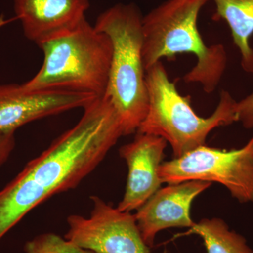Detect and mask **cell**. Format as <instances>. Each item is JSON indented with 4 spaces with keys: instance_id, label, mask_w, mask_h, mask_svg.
Returning <instances> with one entry per match:
<instances>
[{
    "instance_id": "cell-7",
    "label": "cell",
    "mask_w": 253,
    "mask_h": 253,
    "mask_svg": "<svg viewBox=\"0 0 253 253\" xmlns=\"http://www.w3.org/2000/svg\"><path fill=\"white\" fill-rule=\"evenodd\" d=\"M89 217L71 214L67 218L64 238L78 247L94 253H151L134 214L113 207L97 196H91Z\"/></svg>"
},
{
    "instance_id": "cell-1",
    "label": "cell",
    "mask_w": 253,
    "mask_h": 253,
    "mask_svg": "<svg viewBox=\"0 0 253 253\" xmlns=\"http://www.w3.org/2000/svg\"><path fill=\"white\" fill-rule=\"evenodd\" d=\"M123 136L109 99L102 96L88 105L73 127L0 190V240L42 203L77 187Z\"/></svg>"
},
{
    "instance_id": "cell-2",
    "label": "cell",
    "mask_w": 253,
    "mask_h": 253,
    "mask_svg": "<svg viewBox=\"0 0 253 253\" xmlns=\"http://www.w3.org/2000/svg\"><path fill=\"white\" fill-rule=\"evenodd\" d=\"M209 0H166L143 16L142 59L145 71L162 58L187 53L196 64L183 79L198 83L206 93L215 90L225 72L227 54L222 44L206 45L198 28L200 11Z\"/></svg>"
},
{
    "instance_id": "cell-9",
    "label": "cell",
    "mask_w": 253,
    "mask_h": 253,
    "mask_svg": "<svg viewBox=\"0 0 253 253\" xmlns=\"http://www.w3.org/2000/svg\"><path fill=\"white\" fill-rule=\"evenodd\" d=\"M211 185L208 181L193 180L158 189L134 214L146 244L152 247L158 233L168 228L191 229L195 224L190 213L193 201Z\"/></svg>"
},
{
    "instance_id": "cell-16",
    "label": "cell",
    "mask_w": 253,
    "mask_h": 253,
    "mask_svg": "<svg viewBox=\"0 0 253 253\" xmlns=\"http://www.w3.org/2000/svg\"><path fill=\"white\" fill-rule=\"evenodd\" d=\"M15 132L0 131V167L9 159L16 145Z\"/></svg>"
},
{
    "instance_id": "cell-8",
    "label": "cell",
    "mask_w": 253,
    "mask_h": 253,
    "mask_svg": "<svg viewBox=\"0 0 253 253\" xmlns=\"http://www.w3.org/2000/svg\"><path fill=\"white\" fill-rule=\"evenodd\" d=\"M98 98L66 89H30L23 84H0V131L15 132L33 121L84 109Z\"/></svg>"
},
{
    "instance_id": "cell-6",
    "label": "cell",
    "mask_w": 253,
    "mask_h": 253,
    "mask_svg": "<svg viewBox=\"0 0 253 253\" xmlns=\"http://www.w3.org/2000/svg\"><path fill=\"white\" fill-rule=\"evenodd\" d=\"M163 183L187 181L217 182L240 203L253 201V135L239 149L200 146L179 158L163 162L158 170Z\"/></svg>"
},
{
    "instance_id": "cell-13",
    "label": "cell",
    "mask_w": 253,
    "mask_h": 253,
    "mask_svg": "<svg viewBox=\"0 0 253 253\" xmlns=\"http://www.w3.org/2000/svg\"><path fill=\"white\" fill-rule=\"evenodd\" d=\"M188 234L202 239L206 253H253L244 236L231 231L219 218L201 219L195 223Z\"/></svg>"
},
{
    "instance_id": "cell-11",
    "label": "cell",
    "mask_w": 253,
    "mask_h": 253,
    "mask_svg": "<svg viewBox=\"0 0 253 253\" xmlns=\"http://www.w3.org/2000/svg\"><path fill=\"white\" fill-rule=\"evenodd\" d=\"M89 6V0H14L24 36L38 46L77 27Z\"/></svg>"
},
{
    "instance_id": "cell-12",
    "label": "cell",
    "mask_w": 253,
    "mask_h": 253,
    "mask_svg": "<svg viewBox=\"0 0 253 253\" xmlns=\"http://www.w3.org/2000/svg\"><path fill=\"white\" fill-rule=\"evenodd\" d=\"M215 19L224 20L231 30L234 44L241 54V65L253 74V49L250 40L253 34V0H213Z\"/></svg>"
},
{
    "instance_id": "cell-4",
    "label": "cell",
    "mask_w": 253,
    "mask_h": 253,
    "mask_svg": "<svg viewBox=\"0 0 253 253\" xmlns=\"http://www.w3.org/2000/svg\"><path fill=\"white\" fill-rule=\"evenodd\" d=\"M38 46L44 59L38 73L23 83L26 88L104 96L113 54L112 42L107 35L85 19L74 29Z\"/></svg>"
},
{
    "instance_id": "cell-17",
    "label": "cell",
    "mask_w": 253,
    "mask_h": 253,
    "mask_svg": "<svg viewBox=\"0 0 253 253\" xmlns=\"http://www.w3.org/2000/svg\"><path fill=\"white\" fill-rule=\"evenodd\" d=\"M8 23L7 20H5L4 16H0V28L4 26L5 24Z\"/></svg>"
},
{
    "instance_id": "cell-14",
    "label": "cell",
    "mask_w": 253,
    "mask_h": 253,
    "mask_svg": "<svg viewBox=\"0 0 253 253\" xmlns=\"http://www.w3.org/2000/svg\"><path fill=\"white\" fill-rule=\"evenodd\" d=\"M25 253H94L78 247L66 239L46 233L28 241L24 246Z\"/></svg>"
},
{
    "instance_id": "cell-10",
    "label": "cell",
    "mask_w": 253,
    "mask_h": 253,
    "mask_svg": "<svg viewBox=\"0 0 253 253\" xmlns=\"http://www.w3.org/2000/svg\"><path fill=\"white\" fill-rule=\"evenodd\" d=\"M167 141L160 136L137 132L134 140L123 145L120 156L127 166L126 191L118 208L137 211L163 184L158 170L162 164Z\"/></svg>"
},
{
    "instance_id": "cell-3",
    "label": "cell",
    "mask_w": 253,
    "mask_h": 253,
    "mask_svg": "<svg viewBox=\"0 0 253 253\" xmlns=\"http://www.w3.org/2000/svg\"><path fill=\"white\" fill-rule=\"evenodd\" d=\"M142 21L135 4H118L101 13L94 25L112 42L109 82L104 96L116 110L124 136L138 131L149 108L142 59Z\"/></svg>"
},
{
    "instance_id": "cell-15",
    "label": "cell",
    "mask_w": 253,
    "mask_h": 253,
    "mask_svg": "<svg viewBox=\"0 0 253 253\" xmlns=\"http://www.w3.org/2000/svg\"><path fill=\"white\" fill-rule=\"evenodd\" d=\"M237 122L241 123L246 129L253 128V91L241 101L236 106Z\"/></svg>"
},
{
    "instance_id": "cell-5",
    "label": "cell",
    "mask_w": 253,
    "mask_h": 253,
    "mask_svg": "<svg viewBox=\"0 0 253 253\" xmlns=\"http://www.w3.org/2000/svg\"><path fill=\"white\" fill-rule=\"evenodd\" d=\"M149 108L137 132L160 136L169 143L174 158L206 145L210 133L219 126L237 122V101L221 91L214 112L200 117L191 107L189 96H181L169 80L161 61L146 71Z\"/></svg>"
}]
</instances>
